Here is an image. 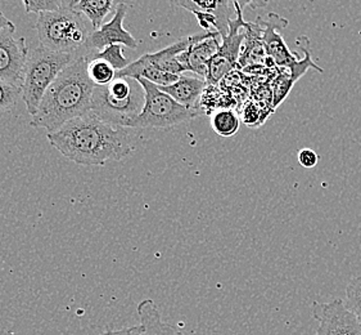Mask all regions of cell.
I'll use <instances>...</instances> for the list:
<instances>
[{"label": "cell", "instance_id": "obj_10", "mask_svg": "<svg viewBox=\"0 0 361 335\" xmlns=\"http://www.w3.org/2000/svg\"><path fill=\"white\" fill-rule=\"evenodd\" d=\"M128 13V4L121 1L111 21L104 23L101 29L95 30L90 37H87V43L82 49L75 56H84L87 59L95 53L102 52L104 48L114 44H120L123 47H128L130 49H137V40L131 35L128 30L123 28V20Z\"/></svg>", "mask_w": 361, "mask_h": 335}, {"label": "cell", "instance_id": "obj_22", "mask_svg": "<svg viewBox=\"0 0 361 335\" xmlns=\"http://www.w3.org/2000/svg\"><path fill=\"white\" fill-rule=\"evenodd\" d=\"M123 45L114 44V45H109L107 48H104L103 51L95 53L94 56L89 57L87 62L92 59H102V61H106L117 71H121L129 65V59L123 56Z\"/></svg>", "mask_w": 361, "mask_h": 335}, {"label": "cell", "instance_id": "obj_9", "mask_svg": "<svg viewBox=\"0 0 361 335\" xmlns=\"http://www.w3.org/2000/svg\"><path fill=\"white\" fill-rule=\"evenodd\" d=\"M15 33L16 28L0 33V81L22 88L30 49L26 39Z\"/></svg>", "mask_w": 361, "mask_h": 335}, {"label": "cell", "instance_id": "obj_23", "mask_svg": "<svg viewBox=\"0 0 361 335\" xmlns=\"http://www.w3.org/2000/svg\"><path fill=\"white\" fill-rule=\"evenodd\" d=\"M345 305L361 321V276L353 277L347 284Z\"/></svg>", "mask_w": 361, "mask_h": 335}, {"label": "cell", "instance_id": "obj_12", "mask_svg": "<svg viewBox=\"0 0 361 335\" xmlns=\"http://www.w3.org/2000/svg\"><path fill=\"white\" fill-rule=\"evenodd\" d=\"M190 37L192 42L188 49L179 54L178 59L185 71L206 79L209 62L220 48L221 35L216 31H204Z\"/></svg>", "mask_w": 361, "mask_h": 335}, {"label": "cell", "instance_id": "obj_6", "mask_svg": "<svg viewBox=\"0 0 361 335\" xmlns=\"http://www.w3.org/2000/svg\"><path fill=\"white\" fill-rule=\"evenodd\" d=\"M137 83L145 90V106L134 128L137 129H170L184 124L200 115V111L188 109L176 102L151 81L139 78Z\"/></svg>", "mask_w": 361, "mask_h": 335}, {"label": "cell", "instance_id": "obj_2", "mask_svg": "<svg viewBox=\"0 0 361 335\" xmlns=\"http://www.w3.org/2000/svg\"><path fill=\"white\" fill-rule=\"evenodd\" d=\"M87 59L76 56L45 92L30 124L45 129L47 134L59 131L66 123L92 112L95 86L87 76Z\"/></svg>", "mask_w": 361, "mask_h": 335}, {"label": "cell", "instance_id": "obj_13", "mask_svg": "<svg viewBox=\"0 0 361 335\" xmlns=\"http://www.w3.org/2000/svg\"><path fill=\"white\" fill-rule=\"evenodd\" d=\"M297 47L304 51V59H300L297 64L281 73L273 81V107H278L288 97L289 92L298 79L304 76L307 70L314 69L318 73L323 74V69L317 65L311 57L310 40L306 35H301L296 39Z\"/></svg>", "mask_w": 361, "mask_h": 335}, {"label": "cell", "instance_id": "obj_16", "mask_svg": "<svg viewBox=\"0 0 361 335\" xmlns=\"http://www.w3.org/2000/svg\"><path fill=\"white\" fill-rule=\"evenodd\" d=\"M245 29H246V39L239 57L238 67L242 69H252L255 66L270 67L269 62L271 61L267 57L265 47L261 40L260 23L257 21H246Z\"/></svg>", "mask_w": 361, "mask_h": 335}, {"label": "cell", "instance_id": "obj_15", "mask_svg": "<svg viewBox=\"0 0 361 335\" xmlns=\"http://www.w3.org/2000/svg\"><path fill=\"white\" fill-rule=\"evenodd\" d=\"M207 87V81L200 76H189L183 74L179 79L171 86L161 87L159 89L170 95L178 103L188 109L198 110V105L202 98L203 92Z\"/></svg>", "mask_w": 361, "mask_h": 335}, {"label": "cell", "instance_id": "obj_4", "mask_svg": "<svg viewBox=\"0 0 361 335\" xmlns=\"http://www.w3.org/2000/svg\"><path fill=\"white\" fill-rule=\"evenodd\" d=\"M145 90L134 79L116 78L109 86L95 87L92 114L116 128H134L145 106Z\"/></svg>", "mask_w": 361, "mask_h": 335}, {"label": "cell", "instance_id": "obj_17", "mask_svg": "<svg viewBox=\"0 0 361 335\" xmlns=\"http://www.w3.org/2000/svg\"><path fill=\"white\" fill-rule=\"evenodd\" d=\"M190 42H192V37H181L179 40L173 42L171 45H169L161 51L154 52V53H147L145 57L154 67H157L159 70L180 76L187 71L179 62L178 57L183 52L188 49Z\"/></svg>", "mask_w": 361, "mask_h": 335}, {"label": "cell", "instance_id": "obj_8", "mask_svg": "<svg viewBox=\"0 0 361 335\" xmlns=\"http://www.w3.org/2000/svg\"><path fill=\"white\" fill-rule=\"evenodd\" d=\"M311 312L319 322L315 335H361V321L347 310L343 299L314 302Z\"/></svg>", "mask_w": 361, "mask_h": 335}, {"label": "cell", "instance_id": "obj_27", "mask_svg": "<svg viewBox=\"0 0 361 335\" xmlns=\"http://www.w3.org/2000/svg\"><path fill=\"white\" fill-rule=\"evenodd\" d=\"M243 120L248 127H253L255 124L262 123L261 120V111L255 102L248 103L243 110Z\"/></svg>", "mask_w": 361, "mask_h": 335}, {"label": "cell", "instance_id": "obj_19", "mask_svg": "<svg viewBox=\"0 0 361 335\" xmlns=\"http://www.w3.org/2000/svg\"><path fill=\"white\" fill-rule=\"evenodd\" d=\"M120 3L116 0H75L73 8L87 17L95 31L101 29L104 18L111 12H116Z\"/></svg>", "mask_w": 361, "mask_h": 335}, {"label": "cell", "instance_id": "obj_3", "mask_svg": "<svg viewBox=\"0 0 361 335\" xmlns=\"http://www.w3.org/2000/svg\"><path fill=\"white\" fill-rule=\"evenodd\" d=\"M75 0H65L63 6L37 17L35 29L40 47L57 53L78 54L94 31L87 17L73 8Z\"/></svg>", "mask_w": 361, "mask_h": 335}, {"label": "cell", "instance_id": "obj_7", "mask_svg": "<svg viewBox=\"0 0 361 335\" xmlns=\"http://www.w3.org/2000/svg\"><path fill=\"white\" fill-rule=\"evenodd\" d=\"M237 15L229 21V33L221 37V44L216 54L212 57L207 67L206 81L207 86H216L238 66L239 57L242 53L243 43L246 39V21L243 18V7H262L267 3L256 1H234Z\"/></svg>", "mask_w": 361, "mask_h": 335}, {"label": "cell", "instance_id": "obj_29", "mask_svg": "<svg viewBox=\"0 0 361 335\" xmlns=\"http://www.w3.org/2000/svg\"><path fill=\"white\" fill-rule=\"evenodd\" d=\"M8 28H16V25L13 22L9 21L4 13L0 11V33Z\"/></svg>", "mask_w": 361, "mask_h": 335}, {"label": "cell", "instance_id": "obj_1", "mask_svg": "<svg viewBox=\"0 0 361 335\" xmlns=\"http://www.w3.org/2000/svg\"><path fill=\"white\" fill-rule=\"evenodd\" d=\"M47 139L66 159L79 165L102 167L109 160H123L134 151L128 128L106 124L92 112L47 134Z\"/></svg>", "mask_w": 361, "mask_h": 335}, {"label": "cell", "instance_id": "obj_26", "mask_svg": "<svg viewBox=\"0 0 361 335\" xmlns=\"http://www.w3.org/2000/svg\"><path fill=\"white\" fill-rule=\"evenodd\" d=\"M297 158H298L300 165H302L306 169H311V168H315L318 165V153H315L314 150H311V148L300 150Z\"/></svg>", "mask_w": 361, "mask_h": 335}, {"label": "cell", "instance_id": "obj_20", "mask_svg": "<svg viewBox=\"0 0 361 335\" xmlns=\"http://www.w3.org/2000/svg\"><path fill=\"white\" fill-rule=\"evenodd\" d=\"M211 127L220 137H233L240 128V119L233 109H217L211 117Z\"/></svg>", "mask_w": 361, "mask_h": 335}, {"label": "cell", "instance_id": "obj_21", "mask_svg": "<svg viewBox=\"0 0 361 335\" xmlns=\"http://www.w3.org/2000/svg\"><path fill=\"white\" fill-rule=\"evenodd\" d=\"M87 76L95 87L109 86L116 79V70L102 59H92L87 62Z\"/></svg>", "mask_w": 361, "mask_h": 335}, {"label": "cell", "instance_id": "obj_28", "mask_svg": "<svg viewBox=\"0 0 361 335\" xmlns=\"http://www.w3.org/2000/svg\"><path fill=\"white\" fill-rule=\"evenodd\" d=\"M143 328L139 324L137 327H131V328L121 329V330H116V331H107L101 335H142Z\"/></svg>", "mask_w": 361, "mask_h": 335}, {"label": "cell", "instance_id": "obj_24", "mask_svg": "<svg viewBox=\"0 0 361 335\" xmlns=\"http://www.w3.org/2000/svg\"><path fill=\"white\" fill-rule=\"evenodd\" d=\"M22 95L21 88L0 81V114L8 112L16 107Z\"/></svg>", "mask_w": 361, "mask_h": 335}, {"label": "cell", "instance_id": "obj_25", "mask_svg": "<svg viewBox=\"0 0 361 335\" xmlns=\"http://www.w3.org/2000/svg\"><path fill=\"white\" fill-rule=\"evenodd\" d=\"M65 0H22V6L27 13H47L54 12L63 6Z\"/></svg>", "mask_w": 361, "mask_h": 335}, {"label": "cell", "instance_id": "obj_18", "mask_svg": "<svg viewBox=\"0 0 361 335\" xmlns=\"http://www.w3.org/2000/svg\"><path fill=\"white\" fill-rule=\"evenodd\" d=\"M137 312L143 328L142 335H183L179 329L162 321L159 307L152 299H143L137 305Z\"/></svg>", "mask_w": 361, "mask_h": 335}, {"label": "cell", "instance_id": "obj_5", "mask_svg": "<svg viewBox=\"0 0 361 335\" xmlns=\"http://www.w3.org/2000/svg\"><path fill=\"white\" fill-rule=\"evenodd\" d=\"M75 59V54L48 51L43 47L30 51L21 89L22 100L31 117L37 114L48 88Z\"/></svg>", "mask_w": 361, "mask_h": 335}, {"label": "cell", "instance_id": "obj_11", "mask_svg": "<svg viewBox=\"0 0 361 335\" xmlns=\"http://www.w3.org/2000/svg\"><path fill=\"white\" fill-rule=\"evenodd\" d=\"M256 21L260 23L261 40L271 64L276 67H282L284 70L290 69L297 64L298 56L296 53L289 51L282 35V30L288 26V20L271 12L267 15V20L259 16Z\"/></svg>", "mask_w": 361, "mask_h": 335}, {"label": "cell", "instance_id": "obj_14", "mask_svg": "<svg viewBox=\"0 0 361 335\" xmlns=\"http://www.w3.org/2000/svg\"><path fill=\"white\" fill-rule=\"evenodd\" d=\"M173 6L184 8L189 12H204L216 17L220 25V35L226 37L229 33V21L237 15L234 1L231 0H178L173 1Z\"/></svg>", "mask_w": 361, "mask_h": 335}]
</instances>
